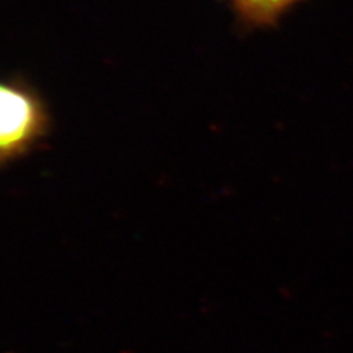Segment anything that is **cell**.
<instances>
[{
	"mask_svg": "<svg viewBox=\"0 0 353 353\" xmlns=\"http://www.w3.org/2000/svg\"><path fill=\"white\" fill-rule=\"evenodd\" d=\"M50 106L23 76L0 79V169L43 145L52 131Z\"/></svg>",
	"mask_w": 353,
	"mask_h": 353,
	"instance_id": "cell-1",
	"label": "cell"
},
{
	"mask_svg": "<svg viewBox=\"0 0 353 353\" xmlns=\"http://www.w3.org/2000/svg\"><path fill=\"white\" fill-rule=\"evenodd\" d=\"M239 21L248 28H275L303 0H227Z\"/></svg>",
	"mask_w": 353,
	"mask_h": 353,
	"instance_id": "cell-2",
	"label": "cell"
}]
</instances>
